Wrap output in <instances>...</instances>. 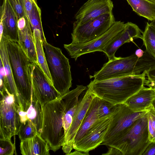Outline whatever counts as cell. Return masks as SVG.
Listing matches in <instances>:
<instances>
[{
	"label": "cell",
	"instance_id": "1",
	"mask_svg": "<svg viewBox=\"0 0 155 155\" xmlns=\"http://www.w3.org/2000/svg\"><path fill=\"white\" fill-rule=\"evenodd\" d=\"M146 71L139 75L101 81L94 80L87 87L93 94L100 99L114 105L123 104L144 86Z\"/></svg>",
	"mask_w": 155,
	"mask_h": 155
},
{
	"label": "cell",
	"instance_id": "2",
	"mask_svg": "<svg viewBox=\"0 0 155 155\" xmlns=\"http://www.w3.org/2000/svg\"><path fill=\"white\" fill-rule=\"evenodd\" d=\"M7 48L14 81L23 111H26L32 97V63L18 42L7 39Z\"/></svg>",
	"mask_w": 155,
	"mask_h": 155
},
{
	"label": "cell",
	"instance_id": "3",
	"mask_svg": "<svg viewBox=\"0 0 155 155\" xmlns=\"http://www.w3.org/2000/svg\"><path fill=\"white\" fill-rule=\"evenodd\" d=\"M155 65V58L146 50L140 58L135 53L125 57H115L105 63L90 78L101 81L124 77L139 75Z\"/></svg>",
	"mask_w": 155,
	"mask_h": 155
},
{
	"label": "cell",
	"instance_id": "4",
	"mask_svg": "<svg viewBox=\"0 0 155 155\" xmlns=\"http://www.w3.org/2000/svg\"><path fill=\"white\" fill-rule=\"evenodd\" d=\"M42 106L43 120L40 135L48 143L50 150L55 152L65 140L63 126L64 108L61 96Z\"/></svg>",
	"mask_w": 155,
	"mask_h": 155
},
{
	"label": "cell",
	"instance_id": "5",
	"mask_svg": "<svg viewBox=\"0 0 155 155\" xmlns=\"http://www.w3.org/2000/svg\"><path fill=\"white\" fill-rule=\"evenodd\" d=\"M53 85L62 95L69 91L72 86V78L69 59L59 48L42 42Z\"/></svg>",
	"mask_w": 155,
	"mask_h": 155
},
{
	"label": "cell",
	"instance_id": "6",
	"mask_svg": "<svg viewBox=\"0 0 155 155\" xmlns=\"http://www.w3.org/2000/svg\"><path fill=\"white\" fill-rule=\"evenodd\" d=\"M151 142L149 139L146 114L110 147L118 149L122 155H142Z\"/></svg>",
	"mask_w": 155,
	"mask_h": 155
},
{
	"label": "cell",
	"instance_id": "7",
	"mask_svg": "<svg viewBox=\"0 0 155 155\" xmlns=\"http://www.w3.org/2000/svg\"><path fill=\"white\" fill-rule=\"evenodd\" d=\"M148 110L135 112L124 103L117 105L111 116V123L101 145L110 146L122 136L137 120L145 116Z\"/></svg>",
	"mask_w": 155,
	"mask_h": 155
},
{
	"label": "cell",
	"instance_id": "8",
	"mask_svg": "<svg viewBox=\"0 0 155 155\" xmlns=\"http://www.w3.org/2000/svg\"><path fill=\"white\" fill-rule=\"evenodd\" d=\"M113 13H107L81 24L73 23L71 43H86L101 36L115 21Z\"/></svg>",
	"mask_w": 155,
	"mask_h": 155
},
{
	"label": "cell",
	"instance_id": "9",
	"mask_svg": "<svg viewBox=\"0 0 155 155\" xmlns=\"http://www.w3.org/2000/svg\"><path fill=\"white\" fill-rule=\"evenodd\" d=\"M0 97V139H11L18 135L20 127V108L14 96L6 90Z\"/></svg>",
	"mask_w": 155,
	"mask_h": 155
},
{
	"label": "cell",
	"instance_id": "10",
	"mask_svg": "<svg viewBox=\"0 0 155 155\" xmlns=\"http://www.w3.org/2000/svg\"><path fill=\"white\" fill-rule=\"evenodd\" d=\"M125 26L124 22L115 21L107 31L97 38L83 43L64 44V47L71 57L75 61L80 56L87 53L96 51L104 52L106 47Z\"/></svg>",
	"mask_w": 155,
	"mask_h": 155
},
{
	"label": "cell",
	"instance_id": "11",
	"mask_svg": "<svg viewBox=\"0 0 155 155\" xmlns=\"http://www.w3.org/2000/svg\"><path fill=\"white\" fill-rule=\"evenodd\" d=\"M111 116L98 119L82 139L73 145V149L89 153L101 145L111 123Z\"/></svg>",
	"mask_w": 155,
	"mask_h": 155
},
{
	"label": "cell",
	"instance_id": "12",
	"mask_svg": "<svg viewBox=\"0 0 155 155\" xmlns=\"http://www.w3.org/2000/svg\"><path fill=\"white\" fill-rule=\"evenodd\" d=\"M31 67L32 95L42 106L61 96L37 64L32 63Z\"/></svg>",
	"mask_w": 155,
	"mask_h": 155
},
{
	"label": "cell",
	"instance_id": "13",
	"mask_svg": "<svg viewBox=\"0 0 155 155\" xmlns=\"http://www.w3.org/2000/svg\"><path fill=\"white\" fill-rule=\"evenodd\" d=\"M94 96L87 88L80 96L72 122L65 137L64 143L62 146V150L66 155H68L73 149L75 135Z\"/></svg>",
	"mask_w": 155,
	"mask_h": 155
},
{
	"label": "cell",
	"instance_id": "14",
	"mask_svg": "<svg viewBox=\"0 0 155 155\" xmlns=\"http://www.w3.org/2000/svg\"><path fill=\"white\" fill-rule=\"evenodd\" d=\"M114 5L111 0H88L75 14L74 23L81 24L107 13H112Z\"/></svg>",
	"mask_w": 155,
	"mask_h": 155
},
{
	"label": "cell",
	"instance_id": "15",
	"mask_svg": "<svg viewBox=\"0 0 155 155\" xmlns=\"http://www.w3.org/2000/svg\"><path fill=\"white\" fill-rule=\"evenodd\" d=\"M143 31L136 24L131 22L125 24L124 28L120 31L108 45L104 53L107 55L108 60L114 59L117 50L126 43L133 42L134 39H142Z\"/></svg>",
	"mask_w": 155,
	"mask_h": 155
},
{
	"label": "cell",
	"instance_id": "16",
	"mask_svg": "<svg viewBox=\"0 0 155 155\" xmlns=\"http://www.w3.org/2000/svg\"><path fill=\"white\" fill-rule=\"evenodd\" d=\"M17 25L18 44L30 61L38 65L33 32L27 17L18 19Z\"/></svg>",
	"mask_w": 155,
	"mask_h": 155
},
{
	"label": "cell",
	"instance_id": "17",
	"mask_svg": "<svg viewBox=\"0 0 155 155\" xmlns=\"http://www.w3.org/2000/svg\"><path fill=\"white\" fill-rule=\"evenodd\" d=\"M87 89V87L82 85H77V87L61 95L64 108L63 118V126L65 137L72 121L77 109L81 94Z\"/></svg>",
	"mask_w": 155,
	"mask_h": 155
},
{
	"label": "cell",
	"instance_id": "18",
	"mask_svg": "<svg viewBox=\"0 0 155 155\" xmlns=\"http://www.w3.org/2000/svg\"><path fill=\"white\" fill-rule=\"evenodd\" d=\"M7 38L2 35L0 39V57L6 74V90L14 97L21 110L23 109L14 81L7 48Z\"/></svg>",
	"mask_w": 155,
	"mask_h": 155
},
{
	"label": "cell",
	"instance_id": "19",
	"mask_svg": "<svg viewBox=\"0 0 155 155\" xmlns=\"http://www.w3.org/2000/svg\"><path fill=\"white\" fill-rule=\"evenodd\" d=\"M0 20L3 25L2 35L8 40L18 42L17 19L13 9L6 0L0 9Z\"/></svg>",
	"mask_w": 155,
	"mask_h": 155
},
{
	"label": "cell",
	"instance_id": "20",
	"mask_svg": "<svg viewBox=\"0 0 155 155\" xmlns=\"http://www.w3.org/2000/svg\"><path fill=\"white\" fill-rule=\"evenodd\" d=\"M155 102V91L152 88L144 86L124 104L133 111L139 112L148 110Z\"/></svg>",
	"mask_w": 155,
	"mask_h": 155
},
{
	"label": "cell",
	"instance_id": "21",
	"mask_svg": "<svg viewBox=\"0 0 155 155\" xmlns=\"http://www.w3.org/2000/svg\"><path fill=\"white\" fill-rule=\"evenodd\" d=\"M20 149L23 155H48L50 150L48 143L38 134L21 140Z\"/></svg>",
	"mask_w": 155,
	"mask_h": 155
},
{
	"label": "cell",
	"instance_id": "22",
	"mask_svg": "<svg viewBox=\"0 0 155 155\" xmlns=\"http://www.w3.org/2000/svg\"><path fill=\"white\" fill-rule=\"evenodd\" d=\"M100 98L94 96L74 137L73 145L79 141L87 131L98 120L97 109Z\"/></svg>",
	"mask_w": 155,
	"mask_h": 155
},
{
	"label": "cell",
	"instance_id": "23",
	"mask_svg": "<svg viewBox=\"0 0 155 155\" xmlns=\"http://www.w3.org/2000/svg\"><path fill=\"white\" fill-rule=\"evenodd\" d=\"M133 10L140 16L155 21V2L148 0H126Z\"/></svg>",
	"mask_w": 155,
	"mask_h": 155
},
{
	"label": "cell",
	"instance_id": "24",
	"mask_svg": "<svg viewBox=\"0 0 155 155\" xmlns=\"http://www.w3.org/2000/svg\"><path fill=\"white\" fill-rule=\"evenodd\" d=\"M38 60V65L44 72L50 83L53 86L43 47L41 33L38 31H32Z\"/></svg>",
	"mask_w": 155,
	"mask_h": 155
},
{
	"label": "cell",
	"instance_id": "25",
	"mask_svg": "<svg viewBox=\"0 0 155 155\" xmlns=\"http://www.w3.org/2000/svg\"><path fill=\"white\" fill-rule=\"evenodd\" d=\"M24 113L27 118L35 126L38 133L40 134L43 120L42 106L36 99L32 96L29 107Z\"/></svg>",
	"mask_w": 155,
	"mask_h": 155
},
{
	"label": "cell",
	"instance_id": "26",
	"mask_svg": "<svg viewBox=\"0 0 155 155\" xmlns=\"http://www.w3.org/2000/svg\"><path fill=\"white\" fill-rule=\"evenodd\" d=\"M142 39L146 51L155 58V25L153 22H147Z\"/></svg>",
	"mask_w": 155,
	"mask_h": 155
},
{
	"label": "cell",
	"instance_id": "27",
	"mask_svg": "<svg viewBox=\"0 0 155 155\" xmlns=\"http://www.w3.org/2000/svg\"><path fill=\"white\" fill-rule=\"evenodd\" d=\"M20 119V125L18 135L21 140L28 138L38 134L33 123L26 117L23 111L18 112Z\"/></svg>",
	"mask_w": 155,
	"mask_h": 155
},
{
	"label": "cell",
	"instance_id": "28",
	"mask_svg": "<svg viewBox=\"0 0 155 155\" xmlns=\"http://www.w3.org/2000/svg\"><path fill=\"white\" fill-rule=\"evenodd\" d=\"M28 19L32 31H36L40 32L42 42L46 41L42 25L41 11L35 0H32V7Z\"/></svg>",
	"mask_w": 155,
	"mask_h": 155
},
{
	"label": "cell",
	"instance_id": "29",
	"mask_svg": "<svg viewBox=\"0 0 155 155\" xmlns=\"http://www.w3.org/2000/svg\"><path fill=\"white\" fill-rule=\"evenodd\" d=\"M116 105L100 98V102L97 109V115L99 119L111 116L114 113Z\"/></svg>",
	"mask_w": 155,
	"mask_h": 155
},
{
	"label": "cell",
	"instance_id": "30",
	"mask_svg": "<svg viewBox=\"0 0 155 155\" xmlns=\"http://www.w3.org/2000/svg\"><path fill=\"white\" fill-rule=\"evenodd\" d=\"M14 11L18 19L27 17L25 8V0H6Z\"/></svg>",
	"mask_w": 155,
	"mask_h": 155
},
{
	"label": "cell",
	"instance_id": "31",
	"mask_svg": "<svg viewBox=\"0 0 155 155\" xmlns=\"http://www.w3.org/2000/svg\"><path fill=\"white\" fill-rule=\"evenodd\" d=\"M149 140L155 142V110L153 106L147 113Z\"/></svg>",
	"mask_w": 155,
	"mask_h": 155
},
{
	"label": "cell",
	"instance_id": "32",
	"mask_svg": "<svg viewBox=\"0 0 155 155\" xmlns=\"http://www.w3.org/2000/svg\"><path fill=\"white\" fill-rule=\"evenodd\" d=\"M0 155H13L15 151V145L11 139H0Z\"/></svg>",
	"mask_w": 155,
	"mask_h": 155
},
{
	"label": "cell",
	"instance_id": "33",
	"mask_svg": "<svg viewBox=\"0 0 155 155\" xmlns=\"http://www.w3.org/2000/svg\"><path fill=\"white\" fill-rule=\"evenodd\" d=\"M0 94H3L4 92L6 90V74L4 68L1 61L0 60Z\"/></svg>",
	"mask_w": 155,
	"mask_h": 155
},
{
	"label": "cell",
	"instance_id": "34",
	"mask_svg": "<svg viewBox=\"0 0 155 155\" xmlns=\"http://www.w3.org/2000/svg\"><path fill=\"white\" fill-rule=\"evenodd\" d=\"M142 155H155V142H151Z\"/></svg>",
	"mask_w": 155,
	"mask_h": 155
},
{
	"label": "cell",
	"instance_id": "35",
	"mask_svg": "<svg viewBox=\"0 0 155 155\" xmlns=\"http://www.w3.org/2000/svg\"><path fill=\"white\" fill-rule=\"evenodd\" d=\"M147 79L155 81V65L146 71Z\"/></svg>",
	"mask_w": 155,
	"mask_h": 155
},
{
	"label": "cell",
	"instance_id": "36",
	"mask_svg": "<svg viewBox=\"0 0 155 155\" xmlns=\"http://www.w3.org/2000/svg\"><path fill=\"white\" fill-rule=\"evenodd\" d=\"M32 4V0H25V8L26 16L28 19L31 11Z\"/></svg>",
	"mask_w": 155,
	"mask_h": 155
},
{
	"label": "cell",
	"instance_id": "37",
	"mask_svg": "<svg viewBox=\"0 0 155 155\" xmlns=\"http://www.w3.org/2000/svg\"><path fill=\"white\" fill-rule=\"evenodd\" d=\"M108 150L106 153L102 154V155H122L121 152L116 148L111 147H109Z\"/></svg>",
	"mask_w": 155,
	"mask_h": 155
},
{
	"label": "cell",
	"instance_id": "38",
	"mask_svg": "<svg viewBox=\"0 0 155 155\" xmlns=\"http://www.w3.org/2000/svg\"><path fill=\"white\" fill-rule=\"evenodd\" d=\"M144 85L152 88L155 91V81L146 79L144 83Z\"/></svg>",
	"mask_w": 155,
	"mask_h": 155
},
{
	"label": "cell",
	"instance_id": "39",
	"mask_svg": "<svg viewBox=\"0 0 155 155\" xmlns=\"http://www.w3.org/2000/svg\"><path fill=\"white\" fill-rule=\"evenodd\" d=\"M89 153H85L81 151L75 150L73 152H71L68 155H89Z\"/></svg>",
	"mask_w": 155,
	"mask_h": 155
},
{
	"label": "cell",
	"instance_id": "40",
	"mask_svg": "<svg viewBox=\"0 0 155 155\" xmlns=\"http://www.w3.org/2000/svg\"><path fill=\"white\" fill-rule=\"evenodd\" d=\"M144 52V51L139 48L136 50L134 53L137 57L140 58L143 55Z\"/></svg>",
	"mask_w": 155,
	"mask_h": 155
},
{
	"label": "cell",
	"instance_id": "41",
	"mask_svg": "<svg viewBox=\"0 0 155 155\" xmlns=\"http://www.w3.org/2000/svg\"><path fill=\"white\" fill-rule=\"evenodd\" d=\"M153 108L155 110V102L153 104Z\"/></svg>",
	"mask_w": 155,
	"mask_h": 155
},
{
	"label": "cell",
	"instance_id": "42",
	"mask_svg": "<svg viewBox=\"0 0 155 155\" xmlns=\"http://www.w3.org/2000/svg\"><path fill=\"white\" fill-rule=\"evenodd\" d=\"M148 0L151 1V2H155V0Z\"/></svg>",
	"mask_w": 155,
	"mask_h": 155
},
{
	"label": "cell",
	"instance_id": "43",
	"mask_svg": "<svg viewBox=\"0 0 155 155\" xmlns=\"http://www.w3.org/2000/svg\"><path fill=\"white\" fill-rule=\"evenodd\" d=\"M35 1H36L37 0H35Z\"/></svg>",
	"mask_w": 155,
	"mask_h": 155
}]
</instances>
